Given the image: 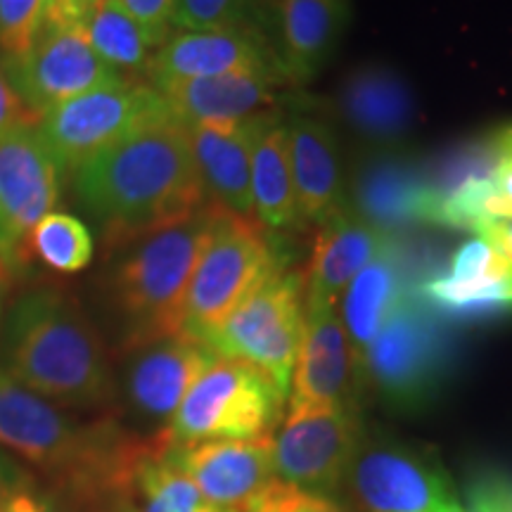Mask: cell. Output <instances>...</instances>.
Masks as SVG:
<instances>
[{
  "label": "cell",
  "instance_id": "obj_1",
  "mask_svg": "<svg viewBox=\"0 0 512 512\" xmlns=\"http://www.w3.org/2000/svg\"><path fill=\"white\" fill-rule=\"evenodd\" d=\"M169 434H140L114 413L79 418L24 389L0 368V448L57 498L50 512H128L147 460Z\"/></svg>",
  "mask_w": 512,
  "mask_h": 512
},
{
  "label": "cell",
  "instance_id": "obj_2",
  "mask_svg": "<svg viewBox=\"0 0 512 512\" xmlns=\"http://www.w3.org/2000/svg\"><path fill=\"white\" fill-rule=\"evenodd\" d=\"M72 176L107 249L171 226L209 202L188 131L171 112L98 152Z\"/></svg>",
  "mask_w": 512,
  "mask_h": 512
},
{
  "label": "cell",
  "instance_id": "obj_3",
  "mask_svg": "<svg viewBox=\"0 0 512 512\" xmlns=\"http://www.w3.org/2000/svg\"><path fill=\"white\" fill-rule=\"evenodd\" d=\"M0 368L64 411L112 413L119 401L110 349L62 287L22 292L0 320Z\"/></svg>",
  "mask_w": 512,
  "mask_h": 512
},
{
  "label": "cell",
  "instance_id": "obj_4",
  "mask_svg": "<svg viewBox=\"0 0 512 512\" xmlns=\"http://www.w3.org/2000/svg\"><path fill=\"white\" fill-rule=\"evenodd\" d=\"M221 204L157 228L114 249L110 297L121 323V354L183 332V309L197 261L207 247Z\"/></svg>",
  "mask_w": 512,
  "mask_h": 512
},
{
  "label": "cell",
  "instance_id": "obj_5",
  "mask_svg": "<svg viewBox=\"0 0 512 512\" xmlns=\"http://www.w3.org/2000/svg\"><path fill=\"white\" fill-rule=\"evenodd\" d=\"M451 368V339L444 318L411 297L389 316L358 358L361 389L401 413L422 411L444 387Z\"/></svg>",
  "mask_w": 512,
  "mask_h": 512
},
{
  "label": "cell",
  "instance_id": "obj_6",
  "mask_svg": "<svg viewBox=\"0 0 512 512\" xmlns=\"http://www.w3.org/2000/svg\"><path fill=\"white\" fill-rule=\"evenodd\" d=\"M285 408V394L266 373L238 358L214 356L192 382L166 434L171 446L264 439L278 430Z\"/></svg>",
  "mask_w": 512,
  "mask_h": 512
},
{
  "label": "cell",
  "instance_id": "obj_7",
  "mask_svg": "<svg viewBox=\"0 0 512 512\" xmlns=\"http://www.w3.org/2000/svg\"><path fill=\"white\" fill-rule=\"evenodd\" d=\"M285 268L271 230L256 219L223 209L192 273L183 332L207 339L254 290Z\"/></svg>",
  "mask_w": 512,
  "mask_h": 512
},
{
  "label": "cell",
  "instance_id": "obj_8",
  "mask_svg": "<svg viewBox=\"0 0 512 512\" xmlns=\"http://www.w3.org/2000/svg\"><path fill=\"white\" fill-rule=\"evenodd\" d=\"M306 318L304 273L280 268L235 309L204 344L216 356L259 368L290 394Z\"/></svg>",
  "mask_w": 512,
  "mask_h": 512
},
{
  "label": "cell",
  "instance_id": "obj_9",
  "mask_svg": "<svg viewBox=\"0 0 512 512\" xmlns=\"http://www.w3.org/2000/svg\"><path fill=\"white\" fill-rule=\"evenodd\" d=\"M342 498L358 512H439L458 494L430 448L366 430Z\"/></svg>",
  "mask_w": 512,
  "mask_h": 512
},
{
  "label": "cell",
  "instance_id": "obj_10",
  "mask_svg": "<svg viewBox=\"0 0 512 512\" xmlns=\"http://www.w3.org/2000/svg\"><path fill=\"white\" fill-rule=\"evenodd\" d=\"M164 114H169V107L150 83L124 81L53 107L41 117L38 133L60 159L64 171H74Z\"/></svg>",
  "mask_w": 512,
  "mask_h": 512
},
{
  "label": "cell",
  "instance_id": "obj_11",
  "mask_svg": "<svg viewBox=\"0 0 512 512\" xmlns=\"http://www.w3.org/2000/svg\"><path fill=\"white\" fill-rule=\"evenodd\" d=\"M363 434L358 406L285 413L271 434L275 477L311 494L342 498Z\"/></svg>",
  "mask_w": 512,
  "mask_h": 512
},
{
  "label": "cell",
  "instance_id": "obj_12",
  "mask_svg": "<svg viewBox=\"0 0 512 512\" xmlns=\"http://www.w3.org/2000/svg\"><path fill=\"white\" fill-rule=\"evenodd\" d=\"M64 166L36 128L0 140V261L10 275L29 266L27 240L62 197Z\"/></svg>",
  "mask_w": 512,
  "mask_h": 512
},
{
  "label": "cell",
  "instance_id": "obj_13",
  "mask_svg": "<svg viewBox=\"0 0 512 512\" xmlns=\"http://www.w3.org/2000/svg\"><path fill=\"white\" fill-rule=\"evenodd\" d=\"M3 72L38 117L83 93L131 81L100 60L81 24L55 19H46L31 53Z\"/></svg>",
  "mask_w": 512,
  "mask_h": 512
},
{
  "label": "cell",
  "instance_id": "obj_14",
  "mask_svg": "<svg viewBox=\"0 0 512 512\" xmlns=\"http://www.w3.org/2000/svg\"><path fill=\"white\" fill-rule=\"evenodd\" d=\"M202 339L178 332L124 351V373L117 380L128 411L152 427V434L164 432L188 394L192 382L214 361Z\"/></svg>",
  "mask_w": 512,
  "mask_h": 512
},
{
  "label": "cell",
  "instance_id": "obj_15",
  "mask_svg": "<svg viewBox=\"0 0 512 512\" xmlns=\"http://www.w3.org/2000/svg\"><path fill=\"white\" fill-rule=\"evenodd\" d=\"M176 463L219 512H256L278 489L271 437L174 446Z\"/></svg>",
  "mask_w": 512,
  "mask_h": 512
},
{
  "label": "cell",
  "instance_id": "obj_16",
  "mask_svg": "<svg viewBox=\"0 0 512 512\" xmlns=\"http://www.w3.org/2000/svg\"><path fill=\"white\" fill-rule=\"evenodd\" d=\"M361 377L337 306H306L302 344L292 370L287 413L358 406Z\"/></svg>",
  "mask_w": 512,
  "mask_h": 512
},
{
  "label": "cell",
  "instance_id": "obj_17",
  "mask_svg": "<svg viewBox=\"0 0 512 512\" xmlns=\"http://www.w3.org/2000/svg\"><path fill=\"white\" fill-rule=\"evenodd\" d=\"M221 74H261L285 83L271 41L256 24L207 31H174L152 55L147 83Z\"/></svg>",
  "mask_w": 512,
  "mask_h": 512
},
{
  "label": "cell",
  "instance_id": "obj_18",
  "mask_svg": "<svg viewBox=\"0 0 512 512\" xmlns=\"http://www.w3.org/2000/svg\"><path fill=\"white\" fill-rule=\"evenodd\" d=\"M349 0H268V41L287 83H309L335 53Z\"/></svg>",
  "mask_w": 512,
  "mask_h": 512
},
{
  "label": "cell",
  "instance_id": "obj_19",
  "mask_svg": "<svg viewBox=\"0 0 512 512\" xmlns=\"http://www.w3.org/2000/svg\"><path fill=\"white\" fill-rule=\"evenodd\" d=\"M392 242L394 233L363 219L351 207L325 221L304 271L306 306H337L356 273Z\"/></svg>",
  "mask_w": 512,
  "mask_h": 512
},
{
  "label": "cell",
  "instance_id": "obj_20",
  "mask_svg": "<svg viewBox=\"0 0 512 512\" xmlns=\"http://www.w3.org/2000/svg\"><path fill=\"white\" fill-rule=\"evenodd\" d=\"M299 223L325 221L347 209L335 131L311 114L285 119Z\"/></svg>",
  "mask_w": 512,
  "mask_h": 512
},
{
  "label": "cell",
  "instance_id": "obj_21",
  "mask_svg": "<svg viewBox=\"0 0 512 512\" xmlns=\"http://www.w3.org/2000/svg\"><path fill=\"white\" fill-rule=\"evenodd\" d=\"M183 124H233L273 110L285 83L261 74H221L150 83Z\"/></svg>",
  "mask_w": 512,
  "mask_h": 512
},
{
  "label": "cell",
  "instance_id": "obj_22",
  "mask_svg": "<svg viewBox=\"0 0 512 512\" xmlns=\"http://www.w3.org/2000/svg\"><path fill=\"white\" fill-rule=\"evenodd\" d=\"M252 121L254 117L233 124H185L207 197L247 219H254Z\"/></svg>",
  "mask_w": 512,
  "mask_h": 512
},
{
  "label": "cell",
  "instance_id": "obj_23",
  "mask_svg": "<svg viewBox=\"0 0 512 512\" xmlns=\"http://www.w3.org/2000/svg\"><path fill=\"white\" fill-rule=\"evenodd\" d=\"M337 110L358 136L377 145L399 143L415 121L411 86L399 72L380 64L358 67L344 79Z\"/></svg>",
  "mask_w": 512,
  "mask_h": 512
},
{
  "label": "cell",
  "instance_id": "obj_24",
  "mask_svg": "<svg viewBox=\"0 0 512 512\" xmlns=\"http://www.w3.org/2000/svg\"><path fill=\"white\" fill-rule=\"evenodd\" d=\"M413 285L396 242L377 254L366 268H361L347 285L339 297L342 302L339 318L347 328L356 363L389 316L411 297Z\"/></svg>",
  "mask_w": 512,
  "mask_h": 512
},
{
  "label": "cell",
  "instance_id": "obj_25",
  "mask_svg": "<svg viewBox=\"0 0 512 512\" xmlns=\"http://www.w3.org/2000/svg\"><path fill=\"white\" fill-rule=\"evenodd\" d=\"M252 207L254 219L268 230L302 226L294 195L287 126L275 110L256 114L252 121Z\"/></svg>",
  "mask_w": 512,
  "mask_h": 512
},
{
  "label": "cell",
  "instance_id": "obj_26",
  "mask_svg": "<svg viewBox=\"0 0 512 512\" xmlns=\"http://www.w3.org/2000/svg\"><path fill=\"white\" fill-rule=\"evenodd\" d=\"M437 185L406 164L370 166L356 188V214L389 233L406 223H430Z\"/></svg>",
  "mask_w": 512,
  "mask_h": 512
},
{
  "label": "cell",
  "instance_id": "obj_27",
  "mask_svg": "<svg viewBox=\"0 0 512 512\" xmlns=\"http://www.w3.org/2000/svg\"><path fill=\"white\" fill-rule=\"evenodd\" d=\"M413 292L422 304L430 306L444 320L496 316V313L512 311V266L501 273L470 280L448 278L439 271L430 278L418 280Z\"/></svg>",
  "mask_w": 512,
  "mask_h": 512
},
{
  "label": "cell",
  "instance_id": "obj_28",
  "mask_svg": "<svg viewBox=\"0 0 512 512\" xmlns=\"http://www.w3.org/2000/svg\"><path fill=\"white\" fill-rule=\"evenodd\" d=\"M83 31L100 60L114 72L131 81H140V76L147 79L155 46L117 0H102L83 22Z\"/></svg>",
  "mask_w": 512,
  "mask_h": 512
},
{
  "label": "cell",
  "instance_id": "obj_29",
  "mask_svg": "<svg viewBox=\"0 0 512 512\" xmlns=\"http://www.w3.org/2000/svg\"><path fill=\"white\" fill-rule=\"evenodd\" d=\"M128 512H219L204 501L192 479L176 463L174 446L147 460Z\"/></svg>",
  "mask_w": 512,
  "mask_h": 512
},
{
  "label": "cell",
  "instance_id": "obj_30",
  "mask_svg": "<svg viewBox=\"0 0 512 512\" xmlns=\"http://www.w3.org/2000/svg\"><path fill=\"white\" fill-rule=\"evenodd\" d=\"M29 259H38L50 271L72 275L93 261L95 240L91 228L67 211H50L36 223L27 240Z\"/></svg>",
  "mask_w": 512,
  "mask_h": 512
},
{
  "label": "cell",
  "instance_id": "obj_31",
  "mask_svg": "<svg viewBox=\"0 0 512 512\" xmlns=\"http://www.w3.org/2000/svg\"><path fill=\"white\" fill-rule=\"evenodd\" d=\"M261 15L264 0H176L174 31L226 29L240 24L261 27Z\"/></svg>",
  "mask_w": 512,
  "mask_h": 512
},
{
  "label": "cell",
  "instance_id": "obj_32",
  "mask_svg": "<svg viewBox=\"0 0 512 512\" xmlns=\"http://www.w3.org/2000/svg\"><path fill=\"white\" fill-rule=\"evenodd\" d=\"M50 0H0V53L5 64L31 53L48 17Z\"/></svg>",
  "mask_w": 512,
  "mask_h": 512
},
{
  "label": "cell",
  "instance_id": "obj_33",
  "mask_svg": "<svg viewBox=\"0 0 512 512\" xmlns=\"http://www.w3.org/2000/svg\"><path fill=\"white\" fill-rule=\"evenodd\" d=\"M467 512H512V470L479 465L470 470L463 486Z\"/></svg>",
  "mask_w": 512,
  "mask_h": 512
},
{
  "label": "cell",
  "instance_id": "obj_34",
  "mask_svg": "<svg viewBox=\"0 0 512 512\" xmlns=\"http://www.w3.org/2000/svg\"><path fill=\"white\" fill-rule=\"evenodd\" d=\"M256 512H358L344 501L335 496H320L311 491H302L297 486L285 482L278 484V489L266 498Z\"/></svg>",
  "mask_w": 512,
  "mask_h": 512
},
{
  "label": "cell",
  "instance_id": "obj_35",
  "mask_svg": "<svg viewBox=\"0 0 512 512\" xmlns=\"http://www.w3.org/2000/svg\"><path fill=\"white\" fill-rule=\"evenodd\" d=\"M117 3L136 19L155 50L174 34L176 0H117Z\"/></svg>",
  "mask_w": 512,
  "mask_h": 512
},
{
  "label": "cell",
  "instance_id": "obj_36",
  "mask_svg": "<svg viewBox=\"0 0 512 512\" xmlns=\"http://www.w3.org/2000/svg\"><path fill=\"white\" fill-rule=\"evenodd\" d=\"M38 124H41V117L22 100V95L15 91V86L0 69V140L24 128H36Z\"/></svg>",
  "mask_w": 512,
  "mask_h": 512
},
{
  "label": "cell",
  "instance_id": "obj_37",
  "mask_svg": "<svg viewBox=\"0 0 512 512\" xmlns=\"http://www.w3.org/2000/svg\"><path fill=\"white\" fill-rule=\"evenodd\" d=\"M102 0H50L48 5V17L55 22H69V24H81L86 22L88 15L98 8Z\"/></svg>",
  "mask_w": 512,
  "mask_h": 512
},
{
  "label": "cell",
  "instance_id": "obj_38",
  "mask_svg": "<svg viewBox=\"0 0 512 512\" xmlns=\"http://www.w3.org/2000/svg\"><path fill=\"white\" fill-rule=\"evenodd\" d=\"M3 512H50L46 505H43L38 498L27 489H19L10 496L8 505H5Z\"/></svg>",
  "mask_w": 512,
  "mask_h": 512
},
{
  "label": "cell",
  "instance_id": "obj_39",
  "mask_svg": "<svg viewBox=\"0 0 512 512\" xmlns=\"http://www.w3.org/2000/svg\"><path fill=\"white\" fill-rule=\"evenodd\" d=\"M22 489L19 486V479L15 475V470H12V465L0 456V512L5 510V505H8L10 496L15 494V491Z\"/></svg>",
  "mask_w": 512,
  "mask_h": 512
},
{
  "label": "cell",
  "instance_id": "obj_40",
  "mask_svg": "<svg viewBox=\"0 0 512 512\" xmlns=\"http://www.w3.org/2000/svg\"><path fill=\"white\" fill-rule=\"evenodd\" d=\"M489 155H512V126L501 128L489 143Z\"/></svg>",
  "mask_w": 512,
  "mask_h": 512
},
{
  "label": "cell",
  "instance_id": "obj_41",
  "mask_svg": "<svg viewBox=\"0 0 512 512\" xmlns=\"http://www.w3.org/2000/svg\"><path fill=\"white\" fill-rule=\"evenodd\" d=\"M439 512H467V510H465V505L460 503V498H458V501H451L448 505H444V508H441Z\"/></svg>",
  "mask_w": 512,
  "mask_h": 512
},
{
  "label": "cell",
  "instance_id": "obj_42",
  "mask_svg": "<svg viewBox=\"0 0 512 512\" xmlns=\"http://www.w3.org/2000/svg\"><path fill=\"white\" fill-rule=\"evenodd\" d=\"M8 280H10V271H8V266H5L3 261H0V290H3V287L8 285Z\"/></svg>",
  "mask_w": 512,
  "mask_h": 512
},
{
  "label": "cell",
  "instance_id": "obj_43",
  "mask_svg": "<svg viewBox=\"0 0 512 512\" xmlns=\"http://www.w3.org/2000/svg\"><path fill=\"white\" fill-rule=\"evenodd\" d=\"M0 316H3V290H0Z\"/></svg>",
  "mask_w": 512,
  "mask_h": 512
}]
</instances>
